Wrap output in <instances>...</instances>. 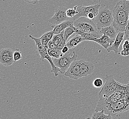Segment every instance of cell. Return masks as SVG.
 <instances>
[{
    "instance_id": "1",
    "label": "cell",
    "mask_w": 129,
    "mask_h": 119,
    "mask_svg": "<svg viewBox=\"0 0 129 119\" xmlns=\"http://www.w3.org/2000/svg\"><path fill=\"white\" fill-rule=\"evenodd\" d=\"M113 24L117 31L124 32L129 19V1L121 0L113 11Z\"/></svg>"
},
{
    "instance_id": "2",
    "label": "cell",
    "mask_w": 129,
    "mask_h": 119,
    "mask_svg": "<svg viewBox=\"0 0 129 119\" xmlns=\"http://www.w3.org/2000/svg\"><path fill=\"white\" fill-rule=\"evenodd\" d=\"M128 110H129V95L114 103H109L105 100L99 99L95 111L103 110L105 114L114 116Z\"/></svg>"
},
{
    "instance_id": "3",
    "label": "cell",
    "mask_w": 129,
    "mask_h": 119,
    "mask_svg": "<svg viewBox=\"0 0 129 119\" xmlns=\"http://www.w3.org/2000/svg\"><path fill=\"white\" fill-rule=\"evenodd\" d=\"M114 21L113 12L108 7L100 8L97 16L92 20L98 29H101L111 25Z\"/></svg>"
},
{
    "instance_id": "4",
    "label": "cell",
    "mask_w": 129,
    "mask_h": 119,
    "mask_svg": "<svg viewBox=\"0 0 129 119\" xmlns=\"http://www.w3.org/2000/svg\"><path fill=\"white\" fill-rule=\"evenodd\" d=\"M106 82L99 93V99L106 100L119 88L120 83L114 79L112 75H106Z\"/></svg>"
},
{
    "instance_id": "5",
    "label": "cell",
    "mask_w": 129,
    "mask_h": 119,
    "mask_svg": "<svg viewBox=\"0 0 129 119\" xmlns=\"http://www.w3.org/2000/svg\"><path fill=\"white\" fill-rule=\"evenodd\" d=\"M77 54L75 51L72 53L68 51L60 58H54L53 60L54 64L60 68V73L64 74L72 62L77 61Z\"/></svg>"
},
{
    "instance_id": "6",
    "label": "cell",
    "mask_w": 129,
    "mask_h": 119,
    "mask_svg": "<svg viewBox=\"0 0 129 119\" xmlns=\"http://www.w3.org/2000/svg\"><path fill=\"white\" fill-rule=\"evenodd\" d=\"M73 26L82 32L94 34L100 33L92 20L84 17H80L77 20H75Z\"/></svg>"
},
{
    "instance_id": "7",
    "label": "cell",
    "mask_w": 129,
    "mask_h": 119,
    "mask_svg": "<svg viewBox=\"0 0 129 119\" xmlns=\"http://www.w3.org/2000/svg\"><path fill=\"white\" fill-rule=\"evenodd\" d=\"M67 8L63 7H60L56 8L55 11V14L48 21L50 22L52 27H54L55 26L59 24L62 22L72 20L71 18L68 17L66 14Z\"/></svg>"
},
{
    "instance_id": "8",
    "label": "cell",
    "mask_w": 129,
    "mask_h": 119,
    "mask_svg": "<svg viewBox=\"0 0 129 119\" xmlns=\"http://www.w3.org/2000/svg\"><path fill=\"white\" fill-rule=\"evenodd\" d=\"M100 7L101 6L99 4L87 7L82 6H77V10L78 12V13L73 18H71V19L72 20L75 21L82 17H87V15L90 13H93L97 16Z\"/></svg>"
},
{
    "instance_id": "9",
    "label": "cell",
    "mask_w": 129,
    "mask_h": 119,
    "mask_svg": "<svg viewBox=\"0 0 129 119\" xmlns=\"http://www.w3.org/2000/svg\"><path fill=\"white\" fill-rule=\"evenodd\" d=\"M14 51L9 48H4L0 51V62L4 66H10L14 62Z\"/></svg>"
},
{
    "instance_id": "10",
    "label": "cell",
    "mask_w": 129,
    "mask_h": 119,
    "mask_svg": "<svg viewBox=\"0 0 129 119\" xmlns=\"http://www.w3.org/2000/svg\"><path fill=\"white\" fill-rule=\"evenodd\" d=\"M37 51L38 55H40V60L44 62L45 59L48 60L50 63V65L51 67V72L54 73L55 77H57L59 76V72H60V69L59 67H57L53 62V60L52 59V57L50 56L48 53V49L46 48H44L41 50H39Z\"/></svg>"
},
{
    "instance_id": "11",
    "label": "cell",
    "mask_w": 129,
    "mask_h": 119,
    "mask_svg": "<svg viewBox=\"0 0 129 119\" xmlns=\"http://www.w3.org/2000/svg\"><path fill=\"white\" fill-rule=\"evenodd\" d=\"M64 75L72 79L77 80L82 77L80 70V60L72 62Z\"/></svg>"
},
{
    "instance_id": "12",
    "label": "cell",
    "mask_w": 129,
    "mask_h": 119,
    "mask_svg": "<svg viewBox=\"0 0 129 119\" xmlns=\"http://www.w3.org/2000/svg\"><path fill=\"white\" fill-rule=\"evenodd\" d=\"M94 66L92 62H87L83 60H80V70L82 77H87L93 73Z\"/></svg>"
},
{
    "instance_id": "13",
    "label": "cell",
    "mask_w": 129,
    "mask_h": 119,
    "mask_svg": "<svg viewBox=\"0 0 129 119\" xmlns=\"http://www.w3.org/2000/svg\"><path fill=\"white\" fill-rule=\"evenodd\" d=\"M113 94L118 101L124 99L129 95V83L127 84L120 83L119 88Z\"/></svg>"
},
{
    "instance_id": "14",
    "label": "cell",
    "mask_w": 129,
    "mask_h": 119,
    "mask_svg": "<svg viewBox=\"0 0 129 119\" xmlns=\"http://www.w3.org/2000/svg\"><path fill=\"white\" fill-rule=\"evenodd\" d=\"M125 33L124 32H119L118 33L116 38L114 40V42L113 44L109 47L107 51L108 52H110L111 51H114L116 54L118 53L119 46L121 44L122 42L124 40Z\"/></svg>"
},
{
    "instance_id": "15",
    "label": "cell",
    "mask_w": 129,
    "mask_h": 119,
    "mask_svg": "<svg viewBox=\"0 0 129 119\" xmlns=\"http://www.w3.org/2000/svg\"><path fill=\"white\" fill-rule=\"evenodd\" d=\"M116 28L114 27V25L112 24L107 27L103 28L99 30V32L101 35H106L112 40H115L116 38L118 33L117 32Z\"/></svg>"
},
{
    "instance_id": "16",
    "label": "cell",
    "mask_w": 129,
    "mask_h": 119,
    "mask_svg": "<svg viewBox=\"0 0 129 119\" xmlns=\"http://www.w3.org/2000/svg\"><path fill=\"white\" fill-rule=\"evenodd\" d=\"M114 42V40H112L106 35H103L101 37L97 39L95 41V42L98 43L106 50H107L109 47H110Z\"/></svg>"
},
{
    "instance_id": "17",
    "label": "cell",
    "mask_w": 129,
    "mask_h": 119,
    "mask_svg": "<svg viewBox=\"0 0 129 119\" xmlns=\"http://www.w3.org/2000/svg\"><path fill=\"white\" fill-rule=\"evenodd\" d=\"M76 34H78L80 35L83 38L84 40H89L95 42L96 40L97 39H99L102 37L103 35L100 33L94 34V33H86L82 32L80 30L77 29L76 28Z\"/></svg>"
},
{
    "instance_id": "18",
    "label": "cell",
    "mask_w": 129,
    "mask_h": 119,
    "mask_svg": "<svg viewBox=\"0 0 129 119\" xmlns=\"http://www.w3.org/2000/svg\"><path fill=\"white\" fill-rule=\"evenodd\" d=\"M74 21L72 20H67L62 22L59 24L55 26L54 27V29L53 30L54 35L59 34L63 30H64L65 29H66L67 27L73 25Z\"/></svg>"
},
{
    "instance_id": "19",
    "label": "cell",
    "mask_w": 129,
    "mask_h": 119,
    "mask_svg": "<svg viewBox=\"0 0 129 119\" xmlns=\"http://www.w3.org/2000/svg\"><path fill=\"white\" fill-rule=\"evenodd\" d=\"M85 41L83 38L80 35L76 34L74 37L72 38L67 43L66 45L70 49H72L76 47L77 45Z\"/></svg>"
},
{
    "instance_id": "20",
    "label": "cell",
    "mask_w": 129,
    "mask_h": 119,
    "mask_svg": "<svg viewBox=\"0 0 129 119\" xmlns=\"http://www.w3.org/2000/svg\"><path fill=\"white\" fill-rule=\"evenodd\" d=\"M86 119H113V118L111 115L105 114L104 112L102 110L101 111L95 112L91 117H88Z\"/></svg>"
},
{
    "instance_id": "21",
    "label": "cell",
    "mask_w": 129,
    "mask_h": 119,
    "mask_svg": "<svg viewBox=\"0 0 129 119\" xmlns=\"http://www.w3.org/2000/svg\"><path fill=\"white\" fill-rule=\"evenodd\" d=\"M48 53L51 57L53 58L59 59L62 57L63 55L62 53L61 50L58 49V50H51L50 49H48Z\"/></svg>"
},
{
    "instance_id": "22",
    "label": "cell",
    "mask_w": 129,
    "mask_h": 119,
    "mask_svg": "<svg viewBox=\"0 0 129 119\" xmlns=\"http://www.w3.org/2000/svg\"><path fill=\"white\" fill-rule=\"evenodd\" d=\"M76 28L73 25L71 27H67L64 30V38L67 41L68 38L73 35L74 33H76Z\"/></svg>"
},
{
    "instance_id": "23",
    "label": "cell",
    "mask_w": 129,
    "mask_h": 119,
    "mask_svg": "<svg viewBox=\"0 0 129 119\" xmlns=\"http://www.w3.org/2000/svg\"><path fill=\"white\" fill-rule=\"evenodd\" d=\"M29 37L35 41V44H36V51L41 50L43 48H45V47L43 45L42 42H41V37L37 38L33 37L31 35H29Z\"/></svg>"
},
{
    "instance_id": "24",
    "label": "cell",
    "mask_w": 129,
    "mask_h": 119,
    "mask_svg": "<svg viewBox=\"0 0 129 119\" xmlns=\"http://www.w3.org/2000/svg\"><path fill=\"white\" fill-rule=\"evenodd\" d=\"M77 6H75L74 8H69L66 11V14L68 17L70 18H73L78 13V12L77 10Z\"/></svg>"
},
{
    "instance_id": "25",
    "label": "cell",
    "mask_w": 129,
    "mask_h": 119,
    "mask_svg": "<svg viewBox=\"0 0 129 119\" xmlns=\"http://www.w3.org/2000/svg\"><path fill=\"white\" fill-rule=\"evenodd\" d=\"M54 35H54V32L53 30H52V31H48V32L45 33L44 35H43L42 37L50 41L51 40H52Z\"/></svg>"
},
{
    "instance_id": "26",
    "label": "cell",
    "mask_w": 129,
    "mask_h": 119,
    "mask_svg": "<svg viewBox=\"0 0 129 119\" xmlns=\"http://www.w3.org/2000/svg\"><path fill=\"white\" fill-rule=\"evenodd\" d=\"M13 57H14L15 62H16L22 59V57L21 54V52H20L19 50L17 49L15 51H14Z\"/></svg>"
},
{
    "instance_id": "27",
    "label": "cell",
    "mask_w": 129,
    "mask_h": 119,
    "mask_svg": "<svg viewBox=\"0 0 129 119\" xmlns=\"http://www.w3.org/2000/svg\"><path fill=\"white\" fill-rule=\"evenodd\" d=\"M103 81L100 78H96L93 81V85L97 88H100L103 86Z\"/></svg>"
},
{
    "instance_id": "28",
    "label": "cell",
    "mask_w": 129,
    "mask_h": 119,
    "mask_svg": "<svg viewBox=\"0 0 129 119\" xmlns=\"http://www.w3.org/2000/svg\"><path fill=\"white\" fill-rule=\"evenodd\" d=\"M105 100L106 102L109 103H114L117 102L118 101L116 99V98H115L114 94H113L111 96H110L109 98H108L107 99Z\"/></svg>"
},
{
    "instance_id": "29",
    "label": "cell",
    "mask_w": 129,
    "mask_h": 119,
    "mask_svg": "<svg viewBox=\"0 0 129 119\" xmlns=\"http://www.w3.org/2000/svg\"><path fill=\"white\" fill-rule=\"evenodd\" d=\"M48 49H51V50H58V49H59L58 45H55V43L53 42L52 40H51L48 44Z\"/></svg>"
},
{
    "instance_id": "30",
    "label": "cell",
    "mask_w": 129,
    "mask_h": 119,
    "mask_svg": "<svg viewBox=\"0 0 129 119\" xmlns=\"http://www.w3.org/2000/svg\"><path fill=\"white\" fill-rule=\"evenodd\" d=\"M66 44H67V41L64 38V39L61 40L60 43L59 44V45H58V49L59 50H62V49L66 45Z\"/></svg>"
},
{
    "instance_id": "31",
    "label": "cell",
    "mask_w": 129,
    "mask_h": 119,
    "mask_svg": "<svg viewBox=\"0 0 129 119\" xmlns=\"http://www.w3.org/2000/svg\"><path fill=\"white\" fill-rule=\"evenodd\" d=\"M124 33H125V37L126 38V39L127 40H129V19L125 28Z\"/></svg>"
},
{
    "instance_id": "32",
    "label": "cell",
    "mask_w": 129,
    "mask_h": 119,
    "mask_svg": "<svg viewBox=\"0 0 129 119\" xmlns=\"http://www.w3.org/2000/svg\"><path fill=\"white\" fill-rule=\"evenodd\" d=\"M41 37V42H42L43 45L44 47L48 49V44H49V43L50 41H48L46 39H45V38L42 37V36Z\"/></svg>"
},
{
    "instance_id": "33",
    "label": "cell",
    "mask_w": 129,
    "mask_h": 119,
    "mask_svg": "<svg viewBox=\"0 0 129 119\" xmlns=\"http://www.w3.org/2000/svg\"><path fill=\"white\" fill-rule=\"evenodd\" d=\"M123 49L129 50V41L128 40H125L123 45Z\"/></svg>"
},
{
    "instance_id": "34",
    "label": "cell",
    "mask_w": 129,
    "mask_h": 119,
    "mask_svg": "<svg viewBox=\"0 0 129 119\" xmlns=\"http://www.w3.org/2000/svg\"><path fill=\"white\" fill-rule=\"evenodd\" d=\"M121 55L123 56H127L129 55V50L123 49L121 51Z\"/></svg>"
},
{
    "instance_id": "35",
    "label": "cell",
    "mask_w": 129,
    "mask_h": 119,
    "mask_svg": "<svg viewBox=\"0 0 129 119\" xmlns=\"http://www.w3.org/2000/svg\"><path fill=\"white\" fill-rule=\"evenodd\" d=\"M26 3L28 4H37L38 3L39 0H24Z\"/></svg>"
},
{
    "instance_id": "36",
    "label": "cell",
    "mask_w": 129,
    "mask_h": 119,
    "mask_svg": "<svg viewBox=\"0 0 129 119\" xmlns=\"http://www.w3.org/2000/svg\"><path fill=\"white\" fill-rule=\"evenodd\" d=\"M69 48L67 47V45H66V46L62 49V50H61V51H62V53H63V54H66V53H67V52L69 51Z\"/></svg>"
},
{
    "instance_id": "37",
    "label": "cell",
    "mask_w": 129,
    "mask_h": 119,
    "mask_svg": "<svg viewBox=\"0 0 129 119\" xmlns=\"http://www.w3.org/2000/svg\"><path fill=\"white\" fill-rule=\"evenodd\" d=\"M124 1H129V0H124Z\"/></svg>"
},
{
    "instance_id": "38",
    "label": "cell",
    "mask_w": 129,
    "mask_h": 119,
    "mask_svg": "<svg viewBox=\"0 0 129 119\" xmlns=\"http://www.w3.org/2000/svg\"><path fill=\"white\" fill-rule=\"evenodd\" d=\"M39 1H40V0H39Z\"/></svg>"
}]
</instances>
